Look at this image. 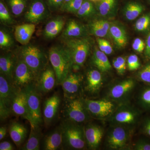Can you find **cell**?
I'll list each match as a JSON object with an SVG mask.
<instances>
[{
  "instance_id": "cell-1",
  "label": "cell",
  "mask_w": 150,
  "mask_h": 150,
  "mask_svg": "<svg viewBox=\"0 0 150 150\" xmlns=\"http://www.w3.org/2000/svg\"><path fill=\"white\" fill-rule=\"evenodd\" d=\"M49 59L56 74V83L61 85L74 67L69 51L65 46H53L49 51Z\"/></svg>"
},
{
  "instance_id": "cell-2",
  "label": "cell",
  "mask_w": 150,
  "mask_h": 150,
  "mask_svg": "<svg viewBox=\"0 0 150 150\" xmlns=\"http://www.w3.org/2000/svg\"><path fill=\"white\" fill-rule=\"evenodd\" d=\"M61 126L63 137V148L74 150L86 149L87 144L84 127L81 124L65 120Z\"/></svg>"
},
{
  "instance_id": "cell-3",
  "label": "cell",
  "mask_w": 150,
  "mask_h": 150,
  "mask_svg": "<svg viewBox=\"0 0 150 150\" xmlns=\"http://www.w3.org/2000/svg\"><path fill=\"white\" fill-rule=\"evenodd\" d=\"M142 111L129 103L120 104L108 119L112 125H120L133 129V126L141 122Z\"/></svg>"
},
{
  "instance_id": "cell-4",
  "label": "cell",
  "mask_w": 150,
  "mask_h": 150,
  "mask_svg": "<svg viewBox=\"0 0 150 150\" xmlns=\"http://www.w3.org/2000/svg\"><path fill=\"white\" fill-rule=\"evenodd\" d=\"M64 43L65 47L71 56L74 67H82L90 52L91 40L87 37L65 38Z\"/></svg>"
},
{
  "instance_id": "cell-5",
  "label": "cell",
  "mask_w": 150,
  "mask_h": 150,
  "mask_svg": "<svg viewBox=\"0 0 150 150\" xmlns=\"http://www.w3.org/2000/svg\"><path fill=\"white\" fill-rule=\"evenodd\" d=\"M20 57L37 76L47 66L48 59L46 54L34 45L23 46L20 51Z\"/></svg>"
},
{
  "instance_id": "cell-6",
  "label": "cell",
  "mask_w": 150,
  "mask_h": 150,
  "mask_svg": "<svg viewBox=\"0 0 150 150\" xmlns=\"http://www.w3.org/2000/svg\"><path fill=\"white\" fill-rule=\"evenodd\" d=\"M64 99L63 113L66 121L81 125L89 121L91 117L86 107L83 99L79 97Z\"/></svg>"
},
{
  "instance_id": "cell-7",
  "label": "cell",
  "mask_w": 150,
  "mask_h": 150,
  "mask_svg": "<svg viewBox=\"0 0 150 150\" xmlns=\"http://www.w3.org/2000/svg\"><path fill=\"white\" fill-rule=\"evenodd\" d=\"M18 88L2 74L0 76V118L5 120L12 112L11 104Z\"/></svg>"
},
{
  "instance_id": "cell-8",
  "label": "cell",
  "mask_w": 150,
  "mask_h": 150,
  "mask_svg": "<svg viewBox=\"0 0 150 150\" xmlns=\"http://www.w3.org/2000/svg\"><path fill=\"white\" fill-rule=\"evenodd\" d=\"M83 101L91 117L98 119L110 118L119 105L108 98L98 100L83 99Z\"/></svg>"
},
{
  "instance_id": "cell-9",
  "label": "cell",
  "mask_w": 150,
  "mask_h": 150,
  "mask_svg": "<svg viewBox=\"0 0 150 150\" xmlns=\"http://www.w3.org/2000/svg\"><path fill=\"white\" fill-rule=\"evenodd\" d=\"M132 132L131 128L120 125H112L106 136V146L112 150L126 149L130 142Z\"/></svg>"
},
{
  "instance_id": "cell-10",
  "label": "cell",
  "mask_w": 150,
  "mask_h": 150,
  "mask_svg": "<svg viewBox=\"0 0 150 150\" xmlns=\"http://www.w3.org/2000/svg\"><path fill=\"white\" fill-rule=\"evenodd\" d=\"M136 86V81L131 78L116 82L109 88L107 92V98L119 104L127 103V100Z\"/></svg>"
},
{
  "instance_id": "cell-11",
  "label": "cell",
  "mask_w": 150,
  "mask_h": 150,
  "mask_svg": "<svg viewBox=\"0 0 150 150\" xmlns=\"http://www.w3.org/2000/svg\"><path fill=\"white\" fill-rule=\"evenodd\" d=\"M23 88L26 93L28 106L33 123L35 126H40L43 122L40 107V92L33 83Z\"/></svg>"
},
{
  "instance_id": "cell-12",
  "label": "cell",
  "mask_w": 150,
  "mask_h": 150,
  "mask_svg": "<svg viewBox=\"0 0 150 150\" xmlns=\"http://www.w3.org/2000/svg\"><path fill=\"white\" fill-rule=\"evenodd\" d=\"M36 76L32 70L21 59L18 60L13 75V84L18 88H22L33 83Z\"/></svg>"
},
{
  "instance_id": "cell-13",
  "label": "cell",
  "mask_w": 150,
  "mask_h": 150,
  "mask_svg": "<svg viewBox=\"0 0 150 150\" xmlns=\"http://www.w3.org/2000/svg\"><path fill=\"white\" fill-rule=\"evenodd\" d=\"M49 8L45 0H33L25 15L30 23L36 24L46 20L49 16Z\"/></svg>"
},
{
  "instance_id": "cell-14",
  "label": "cell",
  "mask_w": 150,
  "mask_h": 150,
  "mask_svg": "<svg viewBox=\"0 0 150 150\" xmlns=\"http://www.w3.org/2000/svg\"><path fill=\"white\" fill-rule=\"evenodd\" d=\"M12 112L26 119L30 126L35 127L28 106L26 93L24 88H18L11 104Z\"/></svg>"
},
{
  "instance_id": "cell-15",
  "label": "cell",
  "mask_w": 150,
  "mask_h": 150,
  "mask_svg": "<svg viewBox=\"0 0 150 150\" xmlns=\"http://www.w3.org/2000/svg\"><path fill=\"white\" fill-rule=\"evenodd\" d=\"M82 76L78 73L71 72L62 82V85L64 98L74 99L79 97L82 88Z\"/></svg>"
},
{
  "instance_id": "cell-16",
  "label": "cell",
  "mask_w": 150,
  "mask_h": 150,
  "mask_svg": "<svg viewBox=\"0 0 150 150\" xmlns=\"http://www.w3.org/2000/svg\"><path fill=\"white\" fill-rule=\"evenodd\" d=\"M61 104V98L59 95L55 93L48 98L43 104V121L46 126H49L56 119L58 115Z\"/></svg>"
},
{
  "instance_id": "cell-17",
  "label": "cell",
  "mask_w": 150,
  "mask_h": 150,
  "mask_svg": "<svg viewBox=\"0 0 150 150\" xmlns=\"http://www.w3.org/2000/svg\"><path fill=\"white\" fill-rule=\"evenodd\" d=\"M39 75L37 83L35 85L38 90L43 93L51 91L56 83V75L53 67L47 66Z\"/></svg>"
},
{
  "instance_id": "cell-18",
  "label": "cell",
  "mask_w": 150,
  "mask_h": 150,
  "mask_svg": "<svg viewBox=\"0 0 150 150\" xmlns=\"http://www.w3.org/2000/svg\"><path fill=\"white\" fill-rule=\"evenodd\" d=\"M84 131L87 146L90 149H97L103 137V129L97 124L90 123L84 127Z\"/></svg>"
},
{
  "instance_id": "cell-19",
  "label": "cell",
  "mask_w": 150,
  "mask_h": 150,
  "mask_svg": "<svg viewBox=\"0 0 150 150\" xmlns=\"http://www.w3.org/2000/svg\"><path fill=\"white\" fill-rule=\"evenodd\" d=\"M89 32L88 27L74 20L67 22L63 33L65 38L87 37Z\"/></svg>"
},
{
  "instance_id": "cell-20",
  "label": "cell",
  "mask_w": 150,
  "mask_h": 150,
  "mask_svg": "<svg viewBox=\"0 0 150 150\" xmlns=\"http://www.w3.org/2000/svg\"><path fill=\"white\" fill-rule=\"evenodd\" d=\"M17 61L16 56L11 53L2 55L0 57L1 74L13 83L14 71Z\"/></svg>"
},
{
  "instance_id": "cell-21",
  "label": "cell",
  "mask_w": 150,
  "mask_h": 150,
  "mask_svg": "<svg viewBox=\"0 0 150 150\" xmlns=\"http://www.w3.org/2000/svg\"><path fill=\"white\" fill-rule=\"evenodd\" d=\"M63 148V137L61 126L51 131L44 138L43 149L45 150H56Z\"/></svg>"
},
{
  "instance_id": "cell-22",
  "label": "cell",
  "mask_w": 150,
  "mask_h": 150,
  "mask_svg": "<svg viewBox=\"0 0 150 150\" xmlns=\"http://www.w3.org/2000/svg\"><path fill=\"white\" fill-rule=\"evenodd\" d=\"M103 83L101 72L96 69L91 70L87 74L86 90L91 94L97 93L102 87Z\"/></svg>"
},
{
  "instance_id": "cell-23",
  "label": "cell",
  "mask_w": 150,
  "mask_h": 150,
  "mask_svg": "<svg viewBox=\"0 0 150 150\" xmlns=\"http://www.w3.org/2000/svg\"><path fill=\"white\" fill-rule=\"evenodd\" d=\"M109 34L118 48H124L128 43V36L125 28L117 23H111Z\"/></svg>"
},
{
  "instance_id": "cell-24",
  "label": "cell",
  "mask_w": 150,
  "mask_h": 150,
  "mask_svg": "<svg viewBox=\"0 0 150 150\" xmlns=\"http://www.w3.org/2000/svg\"><path fill=\"white\" fill-rule=\"evenodd\" d=\"M35 26L29 23L17 25L15 28L14 35L17 41L22 45H27L35 31Z\"/></svg>"
},
{
  "instance_id": "cell-25",
  "label": "cell",
  "mask_w": 150,
  "mask_h": 150,
  "mask_svg": "<svg viewBox=\"0 0 150 150\" xmlns=\"http://www.w3.org/2000/svg\"><path fill=\"white\" fill-rule=\"evenodd\" d=\"M9 132L11 139L18 147L21 146L27 138V129L18 122H14L11 123Z\"/></svg>"
},
{
  "instance_id": "cell-26",
  "label": "cell",
  "mask_w": 150,
  "mask_h": 150,
  "mask_svg": "<svg viewBox=\"0 0 150 150\" xmlns=\"http://www.w3.org/2000/svg\"><path fill=\"white\" fill-rule=\"evenodd\" d=\"M111 23L104 19L93 21L90 23L88 26V32L98 38L105 37L109 33Z\"/></svg>"
},
{
  "instance_id": "cell-27",
  "label": "cell",
  "mask_w": 150,
  "mask_h": 150,
  "mask_svg": "<svg viewBox=\"0 0 150 150\" xmlns=\"http://www.w3.org/2000/svg\"><path fill=\"white\" fill-rule=\"evenodd\" d=\"M65 20L62 17L53 19L46 24L43 30V35L48 39H53L62 31L65 25Z\"/></svg>"
},
{
  "instance_id": "cell-28",
  "label": "cell",
  "mask_w": 150,
  "mask_h": 150,
  "mask_svg": "<svg viewBox=\"0 0 150 150\" xmlns=\"http://www.w3.org/2000/svg\"><path fill=\"white\" fill-rule=\"evenodd\" d=\"M92 62L94 66L101 72H106L110 71L112 68L107 55L96 47L94 50Z\"/></svg>"
},
{
  "instance_id": "cell-29",
  "label": "cell",
  "mask_w": 150,
  "mask_h": 150,
  "mask_svg": "<svg viewBox=\"0 0 150 150\" xmlns=\"http://www.w3.org/2000/svg\"><path fill=\"white\" fill-rule=\"evenodd\" d=\"M42 138V133L39 126L33 127L30 126V134L27 142L21 149L23 150H39L40 149V143Z\"/></svg>"
},
{
  "instance_id": "cell-30",
  "label": "cell",
  "mask_w": 150,
  "mask_h": 150,
  "mask_svg": "<svg viewBox=\"0 0 150 150\" xmlns=\"http://www.w3.org/2000/svg\"><path fill=\"white\" fill-rule=\"evenodd\" d=\"M97 3V10L101 16L110 17L115 14L117 0H102Z\"/></svg>"
},
{
  "instance_id": "cell-31",
  "label": "cell",
  "mask_w": 150,
  "mask_h": 150,
  "mask_svg": "<svg viewBox=\"0 0 150 150\" xmlns=\"http://www.w3.org/2000/svg\"><path fill=\"white\" fill-rule=\"evenodd\" d=\"M144 6L137 2L131 1L126 4L123 10V14L127 20H134L144 11Z\"/></svg>"
},
{
  "instance_id": "cell-32",
  "label": "cell",
  "mask_w": 150,
  "mask_h": 150,
  "mask_svg": "<svg viewBox=\"0 0 150 150\" xmlns=\"http://www.w3.org/2000/svg\"><path fill=\"white\" fill-rule=\"evenodd\" d=\"M137 102L142 111L150 113V85L144 84L140 89Z\"/></svg>"
},
{
  "instance_id": "cell-33",
  "label": "cell",
  "mask_w": 150,
  "mask_h": 150,
  "mask_svg": "<svg viewBox=\"0 0 150 150\" xmlns=\"http://www.w3.org/2000/svg\"><path fill=\"white\" fill-rule=\"evenodd\" d=\"M93 3L90 0H84L76 14L77 16L81 18H86L94 16L97 11Z\"/></svg>"
},
{
  "instance_id": "cell-34",
  "label": "cell",
  "mask_w": 150,
  "mask_h": 150,
  "mask_svg": "<svg viewBox=\"0 0 150 150\" xmlns=\"http://www.w3.org/2000/svg\"><path fill=\"white\" fill-rule=\"evenodd\" d=\"M12 13L16 16L21 15L26 7V0H7Z\"/></svg>"
},
{
  "instance_id": "cell-35",
  "label": "cell",
  "mask_w": 150,
  "mask_h": 150,
  "mask_svg": "<svg viewBox=\"0 0 150 150\" xmlns=\"http://www.w3.org/2000/svg\"><path fill=\"white\" fill-rule=\"evenodd\" d=\"M84 0H71L62 6V11L67 13H76Z\"/></svg>"
},
{
  "instance_id": "cell-36",
  "label": "cell",
  "mask_w": 150,
  "mask_h": 150,
  "mask_svg": "<svg viewBox=\"0 0 150 150\" xmlns=\"http://www.w3.org/2000/svg\"><path fill=\"white\" fill-rule=\"evenodd\" d=\"M150 25V14H146L139 18L135 23L134 28L138 32H144Z\"/></svg>"
},
{
  "instance_id": "cell-37",
  "label": "cell",
  "mask_w": 150,
  "mask_h": 150,
  "mask_svg": "<svg viewBox=\"0 0 150 150\" xmlns=\"http://www.w3.org/2000/svg\"><path fill=\"white\" fill-rule=\"evenodd\" d=\"M0 20L1 22L6 25H11L14 22L3 0H1L0 1Z\"/></svg>"
},
{
  "instance_id": "cell-38",
  "label": "cell",
  "mask_w": 150,
  "mask_h": 150,
  "mask_svg": "<svg viewBox=\"0 0 150 150\" xmlns=\"http://www.w3.org/2000/svg\"><path fill=\"white\" fill-rule=\"evenodd\" d=\"M139 80L144 84L150 85V62H148L137 74Z\"/></svg>"
},
{
  "instance_id": "cell-39",
  "label": "cell",
  "mask_w": 150,
  "mask_h": 150,
  "mask_svg": "<svg viewBox=\"0 0 150 150\" xmlns=\"http://www.w3.org/2000/svg\"><path fill=\"white\" fill-rule=\"evenodd\" d=\"M144 136L140 138L133 146V149L136 150H150V137Z\"/></svg>"
},
{
  "instance_id": "cell-40",
  "label": "cell",
  "mask_w": 150,
  "mask_h": 150,
  "mask_svg": "<svg viewBox=\"0 0 150 150\" xmlns=\"http://www.w3.org/2000/svg\"><path fill=\"white\" fill-rule=\"evenodd\" d=\"M142 118L140 124V131L144 136L150 137V113Z\"/></svg>"
},
{
  "instance_id": "cell-41",
  "label": "cell",
  "mask_w": 150,
  "mask_h": 150,
  "mask_svg": "<svg viewBox=\"0 0 150 150\" xmlns=\"http://www.w3.org/2000/svg\"><path fill=\"white\" fill-rule=\"evenodd\" d=\"M98 44L99 49L106 55H110L113 52V48L110 43L107 40L103 38H97Z\"/></svg>"
},
{
  "instance_id": "cell-42",
  "label": "cell",
  "mask_w": 150,
  "mask_h": 150,
  "mask_svg": "<svg viewBox=\"0 0 150 150\" xmlns=\"http://www.w3.org/2000/svg\"><path fill=\"white\" fill-rule=\"evenodd\" d=\"M13 43L12 39L8 33L3 30L0 31V46L1 48H6L11 46Z\"/></svg>"
},
{
  "instance_id": "cell-43",
  "label": "cell",
  "mask_w": 150,
  "mask_h": 150,
  "mask_svg": "<svg viewBox=\"0 0 150 150\" xmlns=\"http://www.w3.org/2000/svg\"><path fill=\"white\" fill-rule=\"evenodd\" d=\"M127 67L130 71H135L141 67V64L138 56L135 54L130 55L127 61Z\"/></svg>"
},
{
  "instance_id": "cell-44",
  "label": "cell",
  "mask_w": 150,
  "mask_h": 150,
  "mask_svg": "<svg viewBox=\"0 0 150 150\" xmlns=\"http://www.w3.org/2000/svg\"><path fill=\"white\" fill-rule=\"evenodd\" d=\"M146 44L144 40L141 38H137L134 40L132 44L133 49L139 53H142L145 49Z\"/></svg>"
},
{
  "instance_id": "cell-45",
  "label": "cell",
  "mask_w": 150,
  "mask_h": 150,
  "mask_svg": "<svg viewBox=\"0 0 150 150\" xmlns=\"http://www.w3.org/2000/svg\"><path fill=\"white\" fill-rule=\"evenodd\" d=\"M49 9L56 11L62 9L64 4V0H46Z\"/></svg>"
},
{
  "instance_id": "cell-46",
  "label": "cell",
  "mask_w": 150,
  "mask_h": 150,
  "mask_svg": "<svg viewBox=\"0 0 150 150\" xmlns=\"http://www.w3.org/2000/svg\"><path fill=\"white\" fill-rule=\"evenodd\" d=\"M15 149L13 145L9 142L4 141L0 143V150H13Z\"/></svg>"
},
{
  "instance_id": "cell-47",
  "label": "cell",
  "mask_w": 150,
  "mask_h": 150,
  "mask_svg": "<svg viewBox=\"0 0 150 150\" xmlns=\"http://www.w3.org/2000/svg\"><path fill=\"white\" fill-rule=\"evenodd\" d=\"M144 54L146 58L150 60V31L148 35L147 38Z\"/></svg>"
},
{
  "instance_id": "cell-48",
  "label": "cell",
  "mask_w": 150,
  "mask_h": 150,
  "mask_svg": "<svg viewBox=\"0 0 150 150\" xmlns=\"http://www.w3.org/2000/svg\"><path fill=\"white\" fill-rule=\"evenodd\" d=\"M112 65L119 75H122L125 73L126 71L123 69L121 65L119 64L118 62L116 61V59H115L113 60V62H112Z\"/></svg>"
},
{
  "instance_id": "cell-49",
  "label": "cell",
  "mask_w": 150,
  "mask_h": 150,
  "mask_svg": "<svg viewBox=\"0 0 150 150\" xmlns=\"http://www.w3.org/2000/svg\"><path fill=\"white\" fill-rule=\"evenodd\" d=\"M116 61L118 62L119 64L121 65L122 68H123V69L126 71V59L125 57H123V56H118V57L116 58Z\"/></svg>"
},
{
  "instance_id": "cell-50",
  "label": "cell",
  "mask_w": 150,
  "mask_h": 150,
  "mask_svg": "<svg viewBox=\"0 0 150 150\" xmlns=\"http://www.w3.org/2000/svg\"><path fill=\"white\" fill-rule=\"evenodd\" d=\"M7 134V128L5 126H2L0 128V140L1 141L5 137Z\"/></svg>"
},
{
  "instance_id": "cell-51",
  "label": "cell",
  "mask_w": 150,
  "mask_h": 150,
  "mask_svg": "<svg viewBox=\"0 0 150 150\" xmlns=\"http://www.w3.org/2000/svg\"><path fill=\"white\" fill-rule=\"evenodd\" d=\"M90 1H91L93 2L97 3L100 1H102V0H90Z\"/></svg>"
},
{
  "instance_id": "cell-52",
  "label": "cell",
  "mask_w": 150,
  "mask_h": 150,
  "mask_svg": "<svg viewBox=\"0 0 150 150\" xmlns=\"http://www.w3.org/2000/svg\"><path fill=\"white\" fill-rule=\"evenodd\" d=\"M71 1V0H64V4L66 3H68V2L69 1Z\"/></svg>"
}]
</instances>
